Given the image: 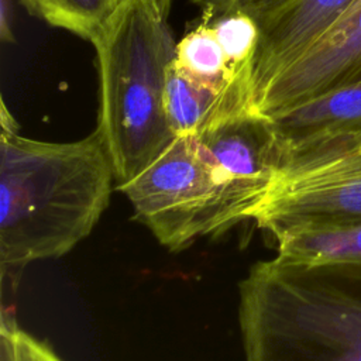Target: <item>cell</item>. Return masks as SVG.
<instances>
[{
    "instance_id": "1",
    "label": "cell",
    "mask_w": 361,
    "mask_h": 361,
    "mask_svg": "<svg viewBox=\"0 0 361 361\" xmlns=\"http://www.w3.org/2000/svg\"><path fill=\"white\" fill-rule=\"evenodd\" d=\"M1 104L0 267L10 281L86 238L109 204L113 164L97 130L72 142L23 137Z\"/></svg>"
},
{
    "instance_id": "2",
    "label": "cell",
    "mask_w": 361,
    "mask_h": 361,
    "mask_svg": "<svg viewBox=\"0 0 361 361\" xmlns=\"http://www.w3.org/2000/svg\"><path fill=\"white\" fill-rule=\"evenodd\" d=\"M238 320L244 361H361V259L259 261Z\"/></svg>"
},
{
    "instance_id": "3",
    "label": "cell",
    "mask_w": 361,
    "mask_h": 361,
    "mask_svg": "<svg viewBox=\"0 0 361 361\" xmlns=\"http://www.w3.org/2000/svg\"><path fill=\"white\" fill-rule=\"evenodd\" d=\"M172 0H121L92 44L99 72L100 133L117 186L138 176L176 135L164 90L176 52L169 23Z\"/></svg>"
},
{
    "instance_id": "4",
    "label": "cell",
    "mask_w": 361,
    "mask_h": 361,
    "mask_svg": "<svg viewBox=\"0 0 361 361\" xmlns=\"http://www.w3.org/2000/svg\"><path fill=\"white\" fill-rule=\"evenodd\" d=\"M117 188L137 219L172 251L231 227L227 185L195 135L176 137L147 169Z\"/></svg>"
},
{
    "instance_id": "5",
    "label": "cell",
    "mask_w": 361,
    "mask_h": 361,
    "mask_svg": "<svg viewBox=\"0 0 361 361\" xmlns=\"http://www.w3.org/2000/svg\"><path fill=\"white\" fill-rule=\"evenodd\" d=\"M251 219L274 238L361 224V141L279 173Z\"/></svg>"
},
{
    "instance_id": "6",
    "label": "cell",
    "mask_w": 361,
    "mask_h": 361,
    "mask_svg": "<svg viewBox=\"0 0 361 361\" xmlns=\"http://www.w3.org/2000/svg\"><path fill=\"white\" fill-rule=\"evenodd\" d=\"M227 185L230 226L251 219L279 175V147L268 116L231 111L195 135Z\"/></svg>"
},
{
    "instance_id": "7",
    "label": "cell",
    "mask_w": 361,
    "mask_h": 361,
    "mask_svg": "<svg viewBox=\"0 0 361 361\" xmlns=\"http://www.w3.org/2000/svg\"><path fill=\"white\" fill-rule=\"evenodd\" d=\"M357 80H361V0H354L323 37L274 78L251 109L272 116Z\"/></svg>"
},
{
    "instance_id": "8",
    "label": "cell",
    "mask_w": 361,
    "mask_h": 361,
    "mask_svg": "<svg viewBox=\"0 0 361 361\" xmlns=\"http://www.w3.org/2000/svg\"><path fill=\"white\" fill-rule=\"evenodd\" d=\"M279 147V173L361 141V80L268 116Z\"/></svg>"
},
{
    "instance_id": "9",
    "label": "cell",
    "mask_w": 361,
    "mask_h": 361,
    "mask_svg": "<svg viewBox=\"0 0 361 361\" xmlns=\"http://www.w3.org/2000/svg\"><path fill=\"white\" fill-rule=\"evenodd\" d=\"M354 0H288L254 18L259 37L250 65V109L268 83L298 61L347 11Z\"/></svg>"
},
{
    "instance_id": "10",
    "label": "cell",
    "mask_w": 361,
    "mask_h": 361,
    "mask_svg": "<svg viewBox=\"0 0 361 361\" xmlns=\"http://www.w3.org/2000/svg\"><path fill=\"white\" fill-rule=\"evenodd\" d=\"M164 109L171 130L182 137L196 135L217 118L245 107L227 93L193 80L172 61L166 72Z\"/></svg>"
},
{
    "instance_id": "11",
    "label": "cell",
    "mask_w": 361,
    "mask_h": 361,
    "mask_svg": "<svg viewBox=\"0 0 361 361\" xmlns=\"http://www.w3.org/2000/svg\"><path fill=\"white\" fill-rule=\"evenodd\" d=\"M173 63L199 83L227 94L237 92L247 96L250 100L247 86L231 78L221 47L204 18L176 42Z\"/></svg>"
},
{
    "instance_id": "12",
    "label": "cell",
    "mask_w": 361,
    "mask_h": 361,
    "mask_svg": "<svg viewBox=\"0 0 361 361\" xmlns=\"http://www.w3.org/2000/svg\"><path fill=\"white\" fill-rule=\"evenodd\" d=\"M278 255L305 261L361 259V224L334 230H299L275 238Z\"/></svg>"
},
{
    "instance_id": "13",
    "label": "cell",
    "mask_w": 361,
    "mask_h": 361,
    "mask_svg": "<svg viewBox=\"0 0 361 361\" xmlns=\"http://www.w3.org/2000/svg\"><path fill=\"white\" fill-rule=\"evenodd\" d=\"M121 0H21L31 14L52 27L92 42Z\"/></svg>"
},
{
    "instance_id": "14",
    "label": "cell",
    "mask_w": 361,
    "mask_h": 361,
    "mask_svg": "<svg viewBox=\"0 0 361 361\" xmlns=\"http://www.w3.org/2000/svg\"><path fill=\"white\" fill-rule=\"evenodd\" d=\"M204 20L221 47L231 78L248 89L250 65L259 37L257 21L244 13H224Z\"/></svg>"
},
{
    "instance_id": "15",
    "label": "cell",
    "mask_w": 361,
    "mask_h": 361,
    "mask_svg": "<svg viewBox=\"0 0 361 361\" xmlns=\"http://www.w3.org/2000/svg\"><path fill=\"white\" fill-rule=\"evenodd\" d=\"M14 319H3L0 361H62L45 343L20 330Z\"/></svg>"
},
{
    "instance_id": "16",
    "label": "cell",
    "mask_w": 361,
    "mask_h": 361,
    "mask_svg": "<svg viewBox=\"0 0 361 361\" xmlns=\"http://www.w3.org/2000/svg\"><path fill=\"white\" fill-rule=\"evenodd\" d=\"M203 11L204 18H212L224 13H244L258 18L288 0H192Z\"/></svg>"
},
{
    "instance_id": "17",
    "label": "cell",
    "mask_w": 361,
    "mask_h": 361,
    "mask_svg": "<svg viewBox=\"0 0 361 361\" xmlns=\"http://www.w3.org/2000/svg\"><path fill=\"white\" fill-rule=\"evenodd\" d=\"M1 3V13H0V34H1V39L4 42H10L13 39L11 35V4L8 3V0H0Z\"/></svg>"
}]
</instances>
